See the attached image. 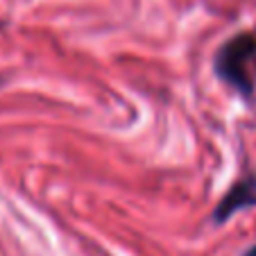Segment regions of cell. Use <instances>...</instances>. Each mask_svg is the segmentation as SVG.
<instances>
[{"mask_svg": "<svg viewBox=\"0 0 256 256\" xmlns=\"http://www.w3.org/2000/svg\"><path fill=\"white\" fill-rule=\"evenodd\" d=\"M254 68H256V32H240L229 39L216 54L218 78L234 86L240 96L254 93Z\"/></svg>", "mask_w": 256, "mask_h": 256, "instance_id": "6da1fadb", "label": "cell"}, {"mask_svg": "<svg viewBox=\"0 0 256 256\" xmlns=\"http://www.w3.org/2000/svg\"><path fill=\"white\" fill-rule=\"evenodd\" d=\"M247 206H256V177L254 174L242 177L240 182H236L232 186V190L220 200L213 218H216V222H224L236 211H242Z\"/></svg>", "mask_w": 256, "mask_h": 256, "instance_id": "7a4b0ae2", "label": "cell"}, {"mask_svg": "<svg viewBox=\"0 0 256 256\" xmlns=\"http://www.w3.org/2000/svg\"><path fill=\"white\" fill-rule=\"evenodd\" d=\"M245 256H256V247H252V250L245 252Z\"/></svg>", "mask_w": 256, "mask_h": 256, "instance_id": "3957f363", "label": "cell"}]
</instances>
